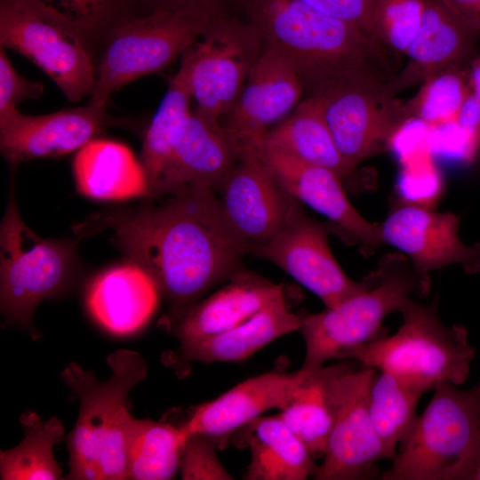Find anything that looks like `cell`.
Masks as SVG:
<instances>
[{
	"mask_svg": "<svg viewBox=\"0 0 480 480\" xmlns=\"http://www.w3.org/2000/svg\"><path fill=\"white\" fill-rule=\"evenodd\" d=\"M138 206L103 211L76 229H109L130 261L142 268L165 300L164 329L217 284L243 268L250 247L227 220L216 191L192 187Z\"/></svg>",
	"mask_w": 480,
	"mask_h": 480,
	"instance_id": "obj_1",
	"label": "cell"
},
{
	"mask_svg": "<svg viewBox=\"0 0 480 480\" xmlns=\"http://www.w3.org/2000/svg\"><path fill=\"white\" fill-rule=\"evenodd\" d=\"M238 16L264 47L292 64L309 95L348 76L375 75L372 64L381 46L303 0H238Z\"/></svg>",
	"mask_w": 480,
	"mask_h": 480,
	"instance_id": "obj_2",
	"label": "cell"
},
{
	"mask_svg": "<svg viewBox=\"0 0 480 480\" xmlns=\"http://www.w3.org/2000/svg\"><path fill=\"white\" fill-rule=\"evenodd\" d=\"M110 377L99 380L92 372L68 364L62 380L80 403L77 420L66 437L72 480L127 479L126 447L133 417L130 391L147 375L143 356L131 349L108 355Z\"/></svg>",
	"mask_w": 480,
	"mask_h": 480,
	"instance_id": "obj_3",
	"label": "cell"
},
{
	"mask_svg": "<svg viewBox=\"0 0 480 480\" xmlns=\"http://www.w3.org/2000/svg\"><path fill=\"white\" fill-rule=\"evenodd\" d=\"M367 289L316 314H305L300 331L305 342L301 369L314 371L329 360L346 358L357 346L383 336L385 317L400 310L412 295L427 296L428 275L418 272L404 255L383 257L372 272Z\"/></svg>",
	"mask_w": 480,
	"mask_h": 480,
	"instance_id": "obj_4",
	"label": "cell"
},
{
	"mask_svg": "<svg viewBox=\"0 0 480 480\" xmlns=\"http://www.w3.org/2000/svg\"><path fill=\"white\" fill-rule=\"evenodd\" d=\"M399 312L403 323L396 332L356 347L346 358L391 372L424 393L443 382L464 383L475 356L468 330L460 324L445 325L436 300L421 305L410 298Z\"/></svg>",
	"mask_w": 480,
	"mask_h": 480,
	"instance_id": "obj_5",
	"label": "cell"
},
{
	"mask_svg": "<svg viewBox=\"0 0 480 480\" xmlns=\"http://www.w3.org/2000/svg\"><path fill=\"white\" fill-rule=\"evenodd\" d=\"M8 204L0 225V308L9 323L34 336L33 314L44 300L66 291L73 281L76 244L44 239L22 220L12 168Z\"/></svg>",
	"mask_w": 480,
	"mask_h": 480,
	"instance_id": "obj_6",
	"label": "cell"
},
{
	"mask_svg": "<svg viewBox=\"0 0 480 480\" xmlns=\"http://www.w3.org/2000/svg\"><path fill=\"white\" fill-rule=\"evenodd\" d=\"M479 436L480 381L469 389L440 383L381 479L455 480Z\"/></svg>",
	"mask_w": 480,
	"mask_h": 480,
	"instance_id": "obj_7",
	"label": "cell"
},
{
	"mask_svg": "<svg viewBox=\"0 0 480 480\" xmlns=\"http://www.w3.org/2000/svg\"><path fill=\"white\" fill-rule=\"evenodd\" d=\"M206 28L180 13L154 12L131 18L108 36L96 62L89 102L108 99L138 78L160 72L194 45Z\"/></svg>",
	"mask_w": 480,
	"mask_h": 480,
	"instance_id": "obj_8",
	"label": "cell"
},
{
	"mask_svg": "<svg viewBox=\"0 0 480 480\" xmlns=\"http://www.w3.org/2000/svg\"><path fill=\"white\" fill-rule=\"evenodd\" d=\"M263 48L258 32L239 16L209 24L186 52L194 111L220 124L236 102Z\"/></svg>",
	"mask_w": 480,
	"mask_h": 480,
	"instance_id": "obj_9",
	"label": "cell"
},
{
	"mask_svg": "<svg viewBox=\"0 0 480 480\" xmlns=\"http://www.w3.org/2000/svg\"><path fill=\"white\" fill-rule=\"evenodd\" d=\"M315 94L340 155L354 170L389 146L407 117L375 75L348 76Z\"/></svg>",
	"mask_w": 480,
	"mask_h": 480,
	"instance_id": "obj_10",
	"label": "cell"
},
{
	"mask_svg": "<svg viewBox=\"0 0 480 480\" xmlns=\"http://www.w3.org/2000/svg\"><path fill=\"white\" fill-rule=\"evenodd\" d=\"M0 46L35 63L70 101L92 95L96 68L84 43L56 23L9 0H0Z\"/></svg>",
	"mask_w": 480,
	"mask_h": 480,
	"instance_id": "obj_11",
	"label": "cell"
},
{
	"mask_svg": "<svg viewBox=\"0 0 480 480\" xmlns=\"http://www.w3.org/2000/svg\"><path fill=\"white\" fill-rule=\"evenodd\" d=\"M328 234L298 201L283 228L251 254L272 262L332 308L370 287L373 276L351 279L335 259Z\"/></svg>",
	"mask_w": 480,
	"mask_h": 480,
	"instance_id": "obj_12",
	"label": "cell"
},
{
	"mask_svg": "<svg viewBox=\"0 0 480 480\" xmlns=\"http://www.w3.org/2000/svg\"><path fill=\"white\" fill-rule=\"evenodd\" d=\"M377 370L351 364L333 382L334 420L316 480L370 478L383 459L381 442L373 428L368 397Z\"/></svg>",
	"mask_w": 480,
	"mask_h": 480,
	"instance_id": "obj_13",
	"label": "cell"
},
{
	"mask_svg": "<svg viewBox=\"0 0 480 480\" xmlns=\"http://www.w3.org/2000/svg\"><path fill=\"white\" fill-rule=\"evenodd\" d=\"M305 89L284 57L264 47L236 102L220 124L238 155L255 149L299 105Z\"/></svg>",
	"mask_w": 480,
	"mask_h": 480,
	"instance_id": "obj_14",
	"label": "cell"
},
{
	"mask_svg": "<svg viewBox=\"0 0 480 480\" xmlns=\"http://www.w3.org/2000/svg\"><path fill=\"white\" fill-rule=\"evenodd\" d=\"M215 191L227 220L250 247V254L283 228L298 202L252 149L239 155Z\"/></svg>",
	"mask_w": 480,
	"mask_h": 480,
	"instance_id": "obj_15",
	"label": "cell"
},
{
	"mask_svg": "<svg viewBox=\"0 0 480 480\" xmlns=\"http://www.w3.org/2000/svg\"><path fill=\"white\" fill-rule=\"evenodd\" d=\"M109 116L106 106H85L28 116L18 108L0 110V150L11 168L36 158L58 157L97 139Z\"/></svg>",
	"mask_w": 480,
	"mask_h": 480,
	"instance_id": "obj_16",
	"label": "cell"
},
{
	"mask_svg": "<svg viewBox=\"0 0 480 480\" xmlns=\"http://www.w3.org/2000/svg\"><path fill=\"white\" fill-rule=\"evenodd\" d=\"M460 217L429 207L404 203L380 228L382 244L399 250L420 273L459 265L468 274L480 272V244H467L459 237Z\"/></svg>",
	"mask_w": 480,
	"mask_h": 480,
	"instance_id": "obj_17",
	"label": "cell"
},
{
	"mask_svg": "<svg viewBox=\"0 0 480 480\" xmlns=\"http://www.w3.org/2000/svg\"><path fill=\"white\" fill-rule=\"evenodd\" d=\"M254 150L290 196L359 242L364 253L370 254L382 244L380 225L358 212L346 194L342 180L334 172L305 163L263 143Z\"/></svg>",
	"mask_w": 480,
	"mask_h": 480,
	"instance_id": "obj_18",
	"label": "cell"
},
{
	"mask_svg": "<svg viewBox=\"0 0 480 480\" xmlns=\"http://www.w3.org/2000/svg\"><path fill=\"white\" fill-rule=\"evenodd\" d=\"M238 157L220 124L212 123L190 110L172 132L165 167L148 199L192 187L216 190Z\"/></svg>",
	"mask_w": 480,
	"mask_h": 480,
	"instance_id": "obj_19",
	"label": "cell"
},
{
	"mask_svg": "<svg viewBox=\"0 0 480 480\" xmlns=\"http://www.w3.org/2000/svg\"><path fill=\"white\" fill-rule=\"evenodd\" d=\"M306 373L271 371L249 378L215 399L193 408L181 424L188 436L203 435L225 449L243 426L272 408H278Z\"/></svg>",
	"mask_w": 480,
	"mask_h": 480,
	"instance_id": "obj_20",
	"label": "cell"
},
{
	"mask_svg": "<svg viewBox=\"0 0 480 480\" xmlns=\"http://www.w3.org/2000/svg\"><path fill=\"white\" fill-rule=\"evenodd\" d=\"M289 300L284 284L242 268L209 297L191 306L165 331L180 343L228 331L264 308Z\"/></svg>",
	"mask_w": 480,
	"mask_h": 480,
	"instance_id": "obj_21",
	"label": "cell"
},
{
	"mask_svg": "<svg viewBox=\"0 0 480 480\" xmlns=\"http://www.w3.org/2000/svg\"><path fill=\"white\" fill-rule=\"evenodd\" d=\"M160 295L151 276L128 260L97 274L86 287L84 301L89 315L102 329L128 336L149 322Z\"/></svg>",
	"mask_w": 480,
	"mask_h": 480,
	"instance_id": "obj_22",
	"label": "cell"
},
{
	"mask_svg": "<svg viewBox=\"0 0 480 480\" xmlns=\"http://www.w3.org/2000/svg\"><path fill=\"white\" fill-rule=\"evenodd\" d=\"M475 36L441 0H427L421 26L404 52L407 62L386 88L393 94L461 66L473 53Z\"/></svg>",
	"mask_w": 480,
	"mask_h": 480,
	"instance_id": "obj_23",
	"label": "cell"
},
{
	"mask_svg": "<svg viewBox=\"0 0 480 480\" xmlns=\"http://www.w3.org/2000/svg\"><path fill=\"white\" fill-rule=\"evenodd\" d=\"M233 440L251 453L245 480H305L316 473L311 452L278 414L257 417L240 428Z\"/></svg>",
	"mask_w": 480,
	"mask_h": 480,
	"instance_id": "obj_24",
	"label": "cell"
},
{
	"mask_svg": "<svg viewBox=\"0 0 480 480\" xmlns=\"http://www.w3.org/2000/svg\"><path fill=\"white\" fill-rule=\"evenodd\" d=\"M73 172L78 192L86 197L105 201L147 197L142 165L121 142L99 138L91 140L76 152Z\"/></svg>",
	"mask_w": 480,
	"mask_h": 480,
	"instance_id": "obj_25",
	"label": "cell"
},
{
	"mask_svg": "<svg viewBox=\"0 0 480 480\" xmlns=\"http://www.w3.org/2000/svg\"><path fill=\"white\" fill-rule=\"evenodd\" d=\"M305 314L292 312L289 300H282L228 331L182 342L180 350L188 362L240 361L278 338L300 330Z\"/></svg>",
	"mask_w": 480,
	"mask_h": 480,
	"instance_id": "obj_26",
	"label": "cell"
},
{
	"mask_svg": "<svg viewBox=\"0 0 480 480\" xmlns=\"http://www.w3.org/2000/svg\"><path fill=\"white\" fill-rule=\"evenodd\" d=\"M263 144L311 164L334 172L342 181L354 176L340 155L324 117L320 96L309 95L268 132Z\"/></svg>",
	"mask_w": 480,
	"mask_h": 480,
	"instance_id": "obj_27",
	"label": "cell"
},
{
	"mask_svg": "<svg viewBox=\"0 0 480 480\" xmlns=\"http://www.w3.org/2000/svg\"><path fill=\"white\" fill-rule=\"evenodd\" d=\"M56 23L79 38L95 66L113 30L146 14L140 0H9Z\"/></svg>",
	"mask_w": 480,
	"mask_h": 480,
	"instance_id": "obj_28",
	"label": "cell"
},
{
	"mask_svg": "<svg viewBox=\"0 0 480 480\" xmlns=\"http://www.w3.org/2000/svg\"><path fill=\"white\" fill-rule=\"evenodd\" d=\"M350 364L343 362L306 371L277 408L278 415L314 458L324 457L333 424V382Z\"/></svg>",
	"mask_w": 480,
	"mask_h": 480,
	"instance_id": "obj_29",
	"label": "cell"
},
{
	"mask_svg": "<svg viewBox=\"0 0 480 480\" xmlns=\"http://www.w3.org/2000/svg\"><path fill=\"white\" fill-rule=\"evenodd\" d=\"M188 434L181 425L133 418L127 447V479L167 480L175 476Z\"/></svg>",
	"mask_w": 480,
	"mask_h": 480,
	"instance_id": "obj_30",
	"label": "cell"
},
{
	"mask_svg": "<svg viewBox=\"0 0 480 480\" xmlns=\"http://www.w3.org/2000/svg\"><path fill=\"white\" fill-rule=\"evenodd\" d=\"M24 437L15 447L0 452L2 480H60L53 446L64 438L61 421L55 416L43 421L33 411L26 410L19 418Z\"/></svg>",
	"mask_w": 480,
	"mask_h": 480,
	"instance_id": "obj_31",
	"label": "cell"
},
{
	"mask_svg": "<svg viewBox=\"0 0 480 480\" xmlns=\"http://www.w3.org/2000/svg\"><path fill=\"white\" fill-rule=\"evenodd\" d=\"M425 394L396 375L380 371L369 391L368 409L381 442L383 459H393L397 444L404 439L416 418V408Z\"/></svg>",
	"mask_w": 480,
	"mask_h": 480,
	"instance_id": "obj_32",
	"label": "cell"
},
{
	"mask_svg": "<svg viewBox=\"0 0 480 480\" xmlns=\"http://www.w3.org/2000/svg\"><path fill=\"white\" fill-rule=\"evenodd\" d=\"M191 101L188 58L185 52L144 137L139 160L148 185L145 199L150 196L162 176L169 156L171 136L180 121L190 112Z\"/></svg>",
	"mask_w": 480,
	"mask_h": 480,
	"instance_id": "obj_33",
	"label": "cell"
},
{
	"mask_svg": "<svg viewBox=\"0 0 480 480\" xmlns=\"http://www.w3.org/2000/svg\"><path fill=\"white\" fill-rule=\"evenodd\" d=\"M470 92L468 68H452L423 82L416 95L404 105V112L407 117H415L427 126L454 124Z\"/></svg>",
	"mask_w": 480,
	"mask_h": 480,
	"instance_id": "obj_34",
	"label": "cell"
},
{
	"mask_svg": "<svg viewBox=\"0 0 480 480\" xmlns=\"http://www.w3.org/2000/svg\"><path fill=\"white\" fill-rule=\"evenodd\" d=\"M427 0H376L373 23L382 45L404 53L417 35Z\"/></svg>",
	"mask_w": 480,
	"mask_h": 480,
	"instance_id": "obj_35",
	"label": "cell"
},
{
	"mask_svg": "<svg viewBox=\"0 0 480 480\" xmlns=\"http://www.w3.org/2000/svg\"><path fill=\"white\" fill-rule=\"evenodd\" d=\"M218 447L210 438L188 435L184 444L179 470L184 480H231L233 476L221 464Z\"/></svg>",
	"mask_w": 480,
	"mask_h": 480,
	"instance_id": "obj_36",
	"label": "cell"
},
{
	"mask_svg": "<svg viewBox=\"0 0 480 480\" xmlns=\"http://www.w3.org/2000/svg\"><path fill=\"white\" fill-rule=\"evenodd\" d=\"M404 169L402 188L408 197L404 203L428 207L439 194L440 180L428 152L409 156Z\"/></svg>",
	"mask_w": 480,
	"mask_h": 480,
	"instance_id": "obj_37",
	"label": "cell"
},
{
	"mask_svg": "<svg viewBox=\"0 0 480 480\" xmlns=\"http://www.w3.org/2000/svg\"><path fill=\"white\" fill-rule=\"evenodd\" d=\"M146 14L154 12L180 13L205 28L212 22L238 16V0H140Z\"/></svg>",
	"mask_w": 480,
	"mask_h": 480,
	"instance_id": "obj_38",
	"label": "cell"
},
{
	"mask_svg": "<svg viewBox=\"0 0 480 480\" xmlns=\"http://www.w3.org/2000/svg\"><path fill=\"white\" fill-rule=\"evenodd\" d=\"M323 13L355 26L383 46L373 23L376 0H303Z\"/></svg>",
	"mask_w": 480,
	"mask_h": 480,
	"instance_id": "obj_39",
	"label": "cell"
},
{
	"mask_svg": "<svg viewBox=\"0 0 480 480\" xmlns=\"http://www.w3.org/2000/svg\"><path fill=\"white\" fill-rule=\"evenodd\" d=\"M44 92L40 83L20 75L0 46V110L18 108L23 100L39 98Z\"/></svg>",
	"mask_w": 480,
	"mask_h": 480,
	"instance_id": "obj_40",
	"label": "cell"
},
{
	"mask_svg": "<svg viewBox=\"0 0 480 480\" xmlns=\"http://www.w3.org/2000/svg\"><path fill=\"white\" fill-rule=\"evenodd\" d=\"M454 125L463 136L462 156L470 161L480 148V97L470 92L459 111Z\"/></svg>",
	"mask_w": 480,
	"mask_h": 480,
	"instance_id": "obj_41",
	"label": "cell"
},
{
	"mask_svg": "<svg viewBox=\"0 0 480 480\" xmlns=\"http://www.w3.org/2000/svg\"><path fill=\"white\" fill-rule=\"evenodd\" d=\"M471 31L480 33V0H441Z\"/></svg>",
	"mask_w": 480,
	"mask_h": 480,
	"instance_id": "obj_42",
	"label": "cell"
},
{
	"mask_svg": "<svg viewBox=\"0 0 480 480\" xmlns=\"http://www.w3.org/2000/svg\"><path fill=\"white\" fill-rule=\"evenodd\" d=\"M455 480H480V436L472 454Z\"/></svg>",
	"mask_w": 480,
	"mask_h": 480,
	"instance_id": "obj_43",
	"label": "cell"
},
{
	"mask_svg": "<svg viewBox=\"0 0 480 480\" xmlns=\"http://www.w3.org/2000/svg\"><path fill=\"white\" fill-rule=\"evenodd\" d=\"M468 79L471 93L480 97V52L471 60Z\"/></svg>",
	"mask_w": 480,
	"mask_h": 480,
	"instance_id": "obj_44",
	"label": "cell"
}]
</instances>
